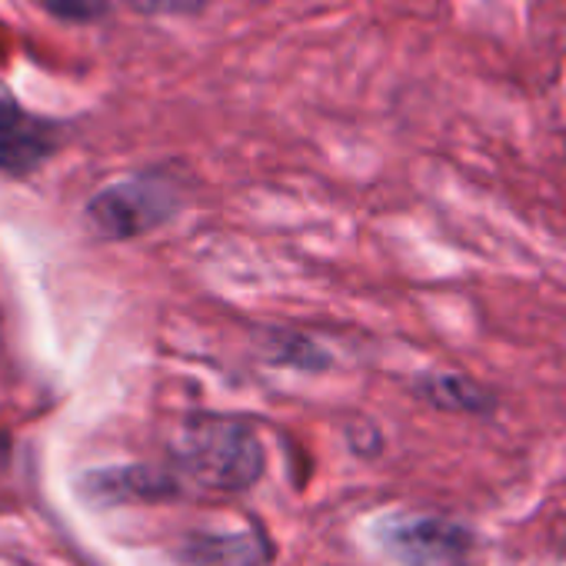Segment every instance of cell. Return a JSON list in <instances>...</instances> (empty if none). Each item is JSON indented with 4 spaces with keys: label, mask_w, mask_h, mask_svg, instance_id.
<instances>
[{
    "label": "cell",
    "mask_w": 566,
    "mask_h": 566,
    "mask_svg": "<svg viewBox=\"0 0 566 566\" xmlns=\"http://www.w3.org/2000/svg\"><path fill=\"white\" fill-rule=\"evenodd\" d=\"M263 350L280 367H297V370H324L331 357L304 334L297 331H266Z\"/></svg>",
    "instance_id": "52a82bcc"
},
{
    "label": "cell",
    "mask_w": 566,
    "mask_h": 566,
    "mask_svg": "<svg viewBox=\"0 0 566 566\" xmlns=\"http://www.w3.org/2000/svg\"><path fill=\"white\" fill-rule=\"evenodd\" d=\"M180 207L177 187L160 174H140L101 190L87 203V223L104 240H130L167 223Z\"/></svg>",
    "instance_id": "7a4b0ae2"
},
{
    "label": "cell",
    "mask_w": 566,
    "mask_h": 566,
    "mask_svg": "<svg viewBox=\"0 0 566 566\" xmlns=\"http://www.w3.org/2000/svg\"><path fill=\"white\" fill-rule=\"evenodd\" d=\"M263 443L240 417H190L174 443V473L210 493H243L263 476Z\"/></svg>",
    "instance_id": "6da1fadb"
},
{
    "label": "cell",
    "mask_w": 566,
    "mask_h": 566,
    "mask_svg": "<svg viewBox=\"0 0 566 566\" xmlns=\"http://www.w3.org/2000/svg\"><path fill=\"white\" fill-rule=\"evenodd\" d=\"M124 4L137 14L177 18V14H200L203 8H210V0H124Z\"/></svg>",
    "instance_id": "ba28073f"
},
{
    "label": "cell",
    "mask_w": 566,
    "mask_h": 566,
    "mask_svg": "<svg viewBox=\"0 0 566 566\" xmlns=\"http://www.w3.org/2000/svg\"><path fill=\"white\" fill-rule=\"evenodd\" d=\"M187 549H190V559L200 566H263L266 563V543L256 533L193 536Z\"/></svg>",
    "instance_id": "8992f818"
},
{
    "label": "cell",
    "mask_w": 566,
    "mask_h": 566,
    "mask_svg": "<svg viewBox=\"0 0 566 566\" xmlns=\"http://www.w3.org/2000/svg\"><path fill=\"white\" fill-rule=\"evenodd\" d=\"M8 460H11V440H8L4 433H0V470L8 467Z\"/></svg>",
    "instance_id": "30bf717a"
},
{
    "label": "cell",
    "mask_w": 566,
    "mask_h": 566,
    "mask_svg": "<svg viewBox=\"0 0 566 566\" xmlns=\"http://www.w3.org/2000/svg\"><path fill=\"white\" fill-rule=\"evenodd\" d=\"M57 147V134L51 124L31 117L0 84V170L4 174H31L41 167Z\"/></svg>",
    "instance_id": "277c9868"
},
{
    "label": "cell",
    "mask_w": 566,
    "mask_h": 566,
    "mask_svg": "<svg viewBox=\"0 0 566 566\" xmlns=\"http://www.w3.org/2000/svg\"><path fill=\"white\" fill-rule=\"evenodd\" d=\"M417 397L433 403L437 410H453V413H486L493 410V397L486 387L463 374H427L417 380Z\"/></svg>",
    "instance_id": "5b68a950"
},
{
    "label": "cell",
    "mask_w": 566,
    "mask_h": 566,
    "mask_svg": "<svg viewBox=\"0 0 566 566\" xmlns=\"http://www.w3.org/2000/svg\"><path fill=\"white\" fill-rule=\"evenodd\" d=\"M380 536L403 566H470L473 556V533L437 513L397 516Z\"/></svg>",
    "instance_id": "3957f363"
},
{
    "label": "cell",
    "mask_w": 566,
    "mask_h": 566,
    "mask_svg": "<svg viewBox=\"0 0 566 566\" xmlns=\"http://www.w3.org/2000/svg\"><path fill=\"white\" fill-rule=\"evenodd\" d=\"M44 4L71 21H91L97 14H104V8H107L104 0H44Z\"/></svg>",
    "instance_id": "9c48e42d"
}]
</instances>
